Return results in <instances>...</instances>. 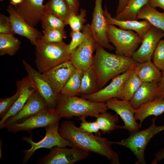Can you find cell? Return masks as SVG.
Here are the masks:
<instances>
[{
  "mask_svg": "<svg viewBox=\"0 0 164 164\" xmlns=\"http://www.w3.org/2000/svg\"><path fill=\"white\" fill-rule=\"evenodd\" d=\"M59 132L63 138L71 142L75 147L104 156L111 164H120L118 154L112 149L111 144L107 138L85 132L71 121L62 122Z\"/></svg>",
  "mask_w": 164,
  "mask_h": 164,
  "instance_id": "obj_1",
  "label": "cell"
},
{
  "mask_svg": "<svg viewBox=\"0 0 164 164\" xmlns=\"http://www.w3.org/2000/svg\"><path fill=\"white\" fill-rule=\"evenodd\" d=\"M92 67L99 90L110 80L126 71L133 69L136 63L132 57L109 53L96 44Z\"/></svg>",
  "mask_w": 164,
  "mask_h": 164,
  "instance_id": "obj_2",
  "label": "cell"
},
{
  "mask_svg": "<svg viewBox=\"0 0 164 164\" xmlns=\"http://www.w3.org/2000/svg\"><path fill=\"white\" fill-rule=\"evenodd\" d=\"M108 109L105 102L93 101L81 97L67 96L61 93L57 95L56 110L61 118L76 117L81 121L89 116L97 118Z\"/></svg>",
  "mask_w": 164,
  "mask_h": 164,
  "instance_id": "obj_3",
  "label": "cell"
},
{
  "mask_svg": "<svg viewBox=\"0 0 164 164\" xmlns=\"http://www.w3.org/2000/svg\"><path fill=\"white\" fill-rule=\"evenodd\" d=\"M35 46V63L41 73L70 60L71 53L68 44L63 41L48 43L40 38L38 39Z\"/></svg>",
  "mask_w": 164,
  "mask_h": 164,
  "instance_id": "obj_4",
  "label": "cell"
},
{
  "mask_svg": "<svg viewBox=\"0 0 164 164\" xmlns=\"http://www.w3.org/2000/svg\"><path fill=\"white\" fill-rule=\"evenodd\" d=\"M156 117L152 119V124L144 130L130 133L129 137L120 141H109L110 143L125 146L132 152L137 159L135 163L145 164L144 154L147 145L152 138L158 133L164 131V125L158 126Z\"/></svg>",
  "mask_w": 164,
  "mask_h": 164,
  "instance_id": "obj_5",
  "label": "cell"
},
{
  "mask_svg": "<svg viewBox=\"0 0 164 164\" xmlns=\"http://www.w3.org/2000/svg\"><path fill=\"white\" fill-rule=\"evenodd\" d=\"M107 35L109 42L115 48L116 54L129 57H132L142 40L133 31L118 28L110 24L108 25Z\"/></svg>",
  "mask_w": 164,
  "mask_h": 164,
  "instance_id": "obj_6",
  "label": "cell"
},
{
  "mask_svg": "<svg viewBox=\"0 0 164 164\" xmlns=\"http://www.w3.org/2000/svg\"><path fill=\"white\" fill-rule=\"evenodd\" d=\"M59 121H58L45 128L46 135L41 140L35 142L32 139V137H23L22 139L31 145L29 149L22 151L24 154L22 159L23 164L26 163L37 149L44 148L51 149L55 146L75 147L69 141L64 139L60 134L59 132Z\"/></svg>",
  "mask_w": 164,
  "mask_h": 164,
  "instance_id": "obj_7",
  "label": "cell"
},
{
  "mask_svg": "<svg viewBox=\"0 0 164 164\" xmlns=\"http://www.w3.org/2000/svg\"><path fill=\"white\" fill-rule=\"evenodd\" d=\"M82 31L85 33V38L71 53L70 60L76 69L84 71L92 66L97 43L91 33L90 24L84 25Z\"/></svg>",
  "mask_w": 164,
  "mask_h": 164,
  "instance_id": "obj_8",
  "label": "cell"
},
{
  "mask_svg": "<svg viewBox=\"0 0 164 164\" xmlns=\"http://www.w3.org/2000/svg\"><path fill=\"white\" fill-rule=\"evenodd\" d=\"M61 118L56 109L47 108L28 118L7 126L8 132L15 133L20 131L30 132L40 128H46Z\"/></svg>",
  "mask_w": 164,
  "mask_h": 164,
  "instance_id": "obj_9",
  "label": "cell"
},
{
  "mask_svg": "<svg viewBox=\"0 0 164 164\" xmlns=\"http://www.w3.org/2000/svg\"><path fill=\"white\" fill-rule=\"evenodd\" d=\"M22 63L32 87L44 99L48 108L56 109L57 94L50 84L42 73L34 69L25 60H23Z\"/></svg>",
  "mask_w": 164,
  "mask_h": 164,
  "instance_id": "obj_10",
  "label": "cell"
},
{
  "mask_svg": "<svg viewBox=\"0 0 164 164\" xmlns=\"http://www.w3.org/2000/svg\"><path fill=\"white\" fill-rule=\"evenodd\" d=\"M89 152L76 147L70 149L55 146L50 153L43 156L36 163L40 164H73L86 159Z\"/></svg>",
  "mask_w": 164,
  "mask_h": 164,
  "instance_id": "obj_11",
  "label": "cell"
},
{
  "mask_svg": "<svg viewBox=\"0 0 164 164\" xmlns=\"http://www.w3.org/2000/svg\"><path fill=\"white\" fill-rule=\"evenodd\" d=\"M102 0H95L90 27L91 33L96 43L110 50L115 49L111 45L107 35L108 25L102 5Z\"/></svg>",
  "mask_w": 164,
  "mask_h": 164,
  "instance_id": "obj_12",
  "label": "cell"
},
{
  "mask_svg": "<svg viewBox=\"0 0 164 164\" xmlns=\"http://www.w3.org/2000/svg\"><path fill=\"white\" fill-rule=\"evenodd\" d=\"M105 103L108 109L114 111L122 120L124 125H121V129L131 133L138 131L141 127L135 118V109L130 101L113 98L108 100Z\"/></svg>",
  "mask_w": 164,
  "mask_h": 164,
  "instance_id": "obj_13",
  "label": "cell"
},
{
  "mask_svg": "<svg viewBox=\"0 0 164 164\" xmlns=\"http://www.w3.org/2000/svg\"><path fill=\"white\" fill-rule=\"evenodd\" d=\"M164 36L162 30L152 26L142 38L140 47L132 58L136 63L151 60L159 42Z\"/></svg>",
  "mask_w": 164,
  "mask_h": 164,
  "instance_id": "obj_14",
  "label": "cell"
},
{
  "mask_svg": "<svg viewBox=\"0 0 164 164\" xmlns=\"http://www.w3.org/2000/svg\"><path fill=\"white\" fill-rule=\"evenodd\" d=\"M48 108L43 97L35 89L22 109L15 115L7 119L0 126L1 129L34 115Z\"/></svg>",
  "mask_w": 164,
  "mask_h": 164,
  "instance_id": "obj_15",
  "label": "cell"
},
{
  "mask_svg": "<svg viewBox=\"0 0 164 164\" xmlns=\"http://www.w3.org/2000/svg\"><path fill=\"white\" fill-rule=\"evenodd\" d=\"M76 69L69 60L42 74L57 95L61 92Z\"/></svg>",
  "mask_w": 164,
  "mask_h": 164,
  "instance_id": "obj_16",
  "label": "cell"
},
{
  "mask_svg": "<svg viewBox=\"0 0 164 164\" xmlns=\"http://www.w3.org/2000/svg\"><path fill=\"white\" fill-rule=\"evenodd\" d=\"M133 69L128 70L113 78L110 83L94 93L83 95L81 97L89 100L98 102H105L108 100L117 98L121 99L122 84Z\"/></svg>",
  "mask_w": 164,
  "mask_h": 164,
  "instance_id": "obj_17",
  "label": "cell"
},
{
  "mask_svg": "<svg viewBox=\"0 0 164 164\" xmlns=\"http://www.w3.org/2000/svg\"><path fill=\"white\" fill-rule=\"evenodd\" d=\"M6 10L9 15L14 35L17 34L27 38L35 46L38 39L42 37V34L28 24L11 5H8Z\"/></svg>",
  "mask_w": 164,
  "mask_h": 164,
  "instance_id": "obj_18",
  "label": "cell"
},
{
  "mask_svg": "<svg viewBox=\"0 0 164 164\" xmlns=\"http://www.w3.org/2000/svg\"><path fill=\"white\" fill-rule=\"evenodd\" d=\"M44 0H22L14 7L16 12L30 26L35 27L41 21L44 12Z\"/></svg>",
  "mask_w": 164,
  "mask_h": 164,
  "instance_id": "obj_19",
  "label": "cell"
},
{
  "mask_svg": "<svg viewBox=\"0 0 164 164\" xmlns=\"http://www.w3.org/2000/svg\"><path fill=\"white\" fill-rule=\"evenodd\" d=\"M16 87L20 91V94L12 106L0 121V126L8 118L14 116L22 108L34 89L27 76L16 82Z\"/></svg>",
  "mask_w": 164,
  "mask_h": 164,
  "instance_id": "obj_20",
  "label": "cell"
},
{
  "mask_svg": "<svg viewBox=\"0 0 164 164\" xmlns=\"http://www.w3.org/2000/svg\"><path fill=\"white\" fill-rule=\"evenodd\" d=\"M104 13L108 24L118 26L120 28L124 30L134 31L142 39L152 26L146 20L139 21L137 20H117L111 16L106 6Z\"/></svg>",
  "mask_w": 164,
  "mask_h": 164,
  "instance_id": "obj_21",
  "label": "cell"
},
{
  "mask_svg": "<svg viewBox=\"0 0 164 164\" xmlns=\"http://www.w3.org/2000/svg\"><path fill=\"white\" fill-rule=\"evenodd\" d=\"M160 91L158 83L142 82L130 101L135 109L158 97Z\"/></svg>",
  "mask_w": 164,
  "mask_h": 164,
  "instance_id": "obj_22",
  "label": "cell"
},
{
  "mask_svg": "<svg viewBox=\"0 0 164 164\" xmlns=\"http://www.w3.org/2000/svg\"><path fill=\"white\" fill-rule=\"evenodd\" d=\"M164 112V98L158 97L154 100L145 103L135 109V118L139 120L140 126L145 119L150 116L155 117Z\"/></svg>",
  "mask_w": 164,
  "mask_h": 164,
  "instance_id": "obj_23",
  "label": "cell"
},
{
  "mask_svg": "<svg viewBox=\"0 0 164 164\" xmlns=\"http://www.w3.org/2000/svg\"><path fill=\"white\" fill-rule=\"evenodd\" d=\"M142 82L159 83L162 72L151 60L136 63L133 70Z\"/></svg>",
  "mask_w": 164,
  "mask_h": 164,
  "instance_id": "obj_24",
  "label": "cell"
},
{
  "mask_svg": "<svg viewBox=\"0 0 164 164\" xmlns=\"http://www.w3.org/2000/svg\"><path fill=\"white\" fill-rule=\"evenodd\" d=\"M140 19L147 20L164 33V12L158 11L148 4L141 9L137 14V20Z\"/></svg>",
  "mask_w": 164,
  "mask_h": 164,
  "instance_id": "obj_25",
  "label": "cell"
},
{
  "mask_svg": "<svg viewBox=\"0 0 164 164\" xmlns=\"http://www.w3.org/2000/svg\"><path fill=\"white\" fill-rule=\"evenodd\" d=\"M73 12L64 0H50L44 5V13L56 15L63 19L66 25L68 19Z\"/></svg>",
  "mask_w": 164,
  "mask_h": 164,
  "instance_id": "obj_26",
  "label": "cell"
},
{
  "mask_svg": "<svg viewBox=\"0 0 164 164\" xmlns=\"http://www.w3.org/2000/svg\"><path fill=\"white\" fill-rule=\"evenodd\" d=\"M83 71L79 95L91 94L99 91L96 76L93 67Z\"/></svg>",
  "mask_w": 164,
  "mask_h": 164,
  "instance_id": "obj_27",
  "label": "cell"
},
{
  "mask_svg": "<svg viewBox=\"0 0 164 164\" xmlns=\"http://www.w3.org/2000/svg\"><path fill=\"white\" fill-rule=\"evenodd\" d=\"M21 43L11 34L0 33V56L15 55L19 49Z\"/></svg>",
  "mask_w": 164,
  "mask_h": 164,
  "instance_id": "obj_28",
  "label": "cell"
},
{
  "mask_svg": "<svg viewBox=\"0 0 164 164\" xmlns=\"http://www.w3.org/2000/svg\"><path fill=\"white\" fill-rule=\"evenodd\" d=\"M149 0H130L123 11L116 14L115 19L119 20H137L141 9L148 4Z\"/></svg>",
  "mask_w": 164,
  "mask_h": 164,
  "instance_id": "obj_29",
  "label": "cell"
},
{
  "mask_svg": "<svg viewBox=\"0 0 164 164\" xmlns=\"http://www.w3.org/2000/svg\"><path fill=\"white\" fill-rule=\"evenodd\" d=\"M142 82L134 70L124 81L121 91V99L130 101Z\"/></svg>",
  "mask_w": 164,
  "mask_h": 164,
  "instance_id": "obj_30",
  "label": "cell"
},
{
  "mask_svg": "<svg viewBox=\"0 0 164 164\" xmlns=\"http://www.w3.org/2000/svg\"><path fill=\"white\" fill-rule=\"evenodd\" d=\"M96 121L100 130L104 133H109L113 130L121 129V125H116L119 121L118 115H113L107 111L101 113L97 118Z\"/></svg>",
  "mask_w": 164,
  "mask_h": 164,
  "instance_id": "obj_31",
  "label": "cell"
},
{
  "mask_svg": "<svg viewBox=\"0 0 164 164\" xmlns=\"http://www.w3.org/2000/svg\"><path fill=\"white\" fill-rule=\"evenodd\" d=\"M83 72L76 69L61 93L69 96H79Z\"/></svg>",
  "mask_w": 164,
  "mask_h": 164,
  "instance_id": "obj_32",
  "label": "cell"
},
{
  "mask_svg": "<svg viewBox=\"0 0 164 164\" xmlns=\"http://www.w3.org/2000/svg\"><path fill=\"white\" fill-rule=\"evenodd\" d=\"M41 21L43 29H64L65 26L67 25L63 19L50 13H44Z\"/></svg>",
  "mask_w": 164,
  "mask_h": 164,
  "instance_id": "obj_33",
  "label": "cell"
},
{
  "mask_svg": "<svg viewBox=\"0 0 164 164\" xmlns=\"http://www.w3.org/2000/svg\"><path fill=\"white\" fill-rule=\"evenodd\" d=\"M86 11L81 9L79 14L73 12L69 16L67 25H68L72 31H80L82 30L84 26V24L86 21L85 17Z\"/></svg>",
  "mask_w": 164,
  "mask_h": 164,
  "instance_id": "obj_34",
  "label": "cell"
},
{
  "mask_svg": "<svg viewBox=\"0 0 164 164\" xmlns=\"http://www.w3.org/2000/svg\"><path fill=\"white\" fill-rule=\"evenodd\" d=\"M66 33L64 29H43L41 39L48 43H58L63 41L66 38Z\"/></svg>",
  "mask_w": 164,
  "mask_h": 164,
  "instance_id": "obj_35",
  "label": "cell"
},
{
  "mask_svg": "<svg viewBox=\"0 0 164 164\" xmlns=\"http://www.w3.org/2000/svg\"><path fill=\"white\" fill-rule=\"evenodd\" d=\"M152 58L155 65L162 72H164V39L159 42Z\"/></svg>",
  "mask_w": 164,
  "mask_h": 164,
  "instance_id": "obj_36",
  "label": "cell"
},
{
  "mask_svg": "<svg viewBox=\"0 0 164 164\" xmlns=\"http://www.w3.org/2000/svg\"><path fill=\"white\" fill-rule=\"evenodd\" d=\"M20 91L17 87V91L13 95L6 98L0 99V118L2 119L12 106L19 96Z\"/></svg>",
  "mask_w": 164,
  "mask_h": 164,
  "instance_id": "obj_37",
  "label": "cell"
},
{
  "mask_svg": "<svg viewBox=\"0 0 164 164\" xmlns=\"http://www.w3.org/2000/svg\"><path fill=\"white\" fill-rule=\"evenodd\" d=\"M71 41L68 44L69 51L71 53L84 40L85 34L84 32L71 31L70 33Z\"/></svg>",
  "mask_w": 164,
  "mask_h": 164,
  "instance_id": "obj_38",
  "label": "cell"
},
{
  "mask_svg": "<svg viewBox=\"0 0 164 164\" xmlns=\"http://www.w3.org/2000/svg\"><path fill=\"white\" fill-rule=\"evenodd\" d=\"M0 33L13 34L9 16L0 14Z\"/></svg>",
  "mask_w": 164,
  "mask_h": 164,
  "instance_id": "obj_39",
  "label": "cell"
},
{
  "mask_svg": "<svg viewBox=\"0 0 164 164\" xmlns=\"http://www.w3.org/2000/svg\"><path fill=\"white\" fill-rule=\"evenodd\" d=\"M79 127L84 131L87 132L97 133L100 130L99 127L96 121L88 122L84 119L81 120Z\"/></svg>",
  "mask_w": 164,
  "mask_h": 164,
  "instance_id": "obj_40",
  "label": "cell"
},
{
  "mask_svg": "<svg viewBox=\"0 0 164 164\" xmlns=\"http://www.w3.org/2000/svg\"><path fill=\"white\" fill-rule=\"evenodd\" d=\"M74 12L78 14L80 2L79 0H64Z\"/></svg>",
  "mask_w": 164,
  "mask_h": 164,
  "instance_id": "obj_41",
  "label": "cell"
},
{
  "mask_svg": "<svg viewBox=\"0 0 164 164\" xmlns=\"http://www.w3.org/2000/svg\"><path fill=\"white\" fill-rule=\"evenodd\" d=\"M148 4L152 8L158 7L161 8L164 12V0H149Z\"/></svg>",
  "mask_w": 164,
  "mask_h": 164,
  "instance_id": "obj_42",
  "label": "cell"
},
{
  "mask_svg": "<svg viewBox=\"0 0 164 164\" xmlns=\"http://www.w3.org/2000/svg\"><path fill=\"white\" fill-rule=\"evenodd\" d=\"M155 157L152 162V164H156L158 162L164 159V148L161 149L155 155Z\"/></svg>",
  "mask_w": 164,
  "mask_h": 164,
  "instance_id": "obj_43",
  "label": "cell"
},
{
  "mask_svg": "<svg viewBox=\"0 0 164 164\" xmlns=\"http://www.w3.org/2000/svg\"><path fill=\"white\" fill-rule=\"evenodd\" d=\"M130 0H119L118 5L116 11V14L122 12Z\"/></svg>",
  "mask_w": 164,
  "mask_h": 164,
  "instance_id": "obj_44",
  "label": "cell"
},
{
  "mask_svg": "<svg viewBox=\"0 0 164 164\" xmlns=\"http://www.w3.org/2000/svg\"><path fill=\"white\" fill-rule=\"evenodd\" d=\"M159 89L160 91L164 90V72H162L160 79L158 83Z\"/></svg>",
  "mask_w": 164,
  "mask_h": 164,
  "instance_id": "obj_45",
  "label": "cell"
},
{
  "mask_svg": "<svg viewBox=\"0 0 164 164\" xmlns=\"http://www.w3.org/2000/svg\"><path fill=\"white\" fill-rule=\"evenodd\" d=\"M10 3L11 5L13 7H15L18 5L21 4L22 0H10Z\"/></svg>",
  "mask_w": 164,
  "mask_h": 164,
  "instance_id": "obj_46",
  "label": "cell"
},
{
  "mask_svg": "<svg viewBox=\"0 0 164 164\" xmlns=\"http://www.w3.org/2000/svg\"><path fill=\"white\" fill-rule=\"evenodd\" d=\"M2 141L1 138H0V159H1L2 157Z\"/></svg>",
  "mask_w": 164,
  "mask_h": 164,
  "instance_id": "obj_47",
  "label": "cell"
},
{
  "mask_svg": "<svg viewBox=\"0 0 164 164\" xmlns=\"http://www.w3.org/2000/svg\"><path fill=\"white\" fill-rule=\"evenodd\" d=\"M158 97L164 98V90L160 92Z\"/></svg>",
  "mask_w": 164,
  "mask_h": 164,
  "instance_id": "obj_48",
  "label": "cell"
},
{
  "mask_svg": "<svg viewBox=\"0 0 164 164\" xmlns=\"http://www.w3.org/2000/svg\"><path fill=\"white\" fill-rule=\"evenodd\" d=\"M4 0H0V1H1V2H2V1H4Z\"/></svg>",
  "mask_w": 164,
  "mask_h": 164,
  "instance_id": "obj_49",
  "label": "cell"
}]
</instances>
